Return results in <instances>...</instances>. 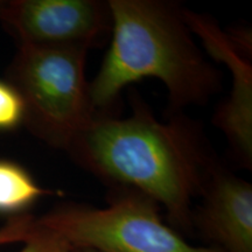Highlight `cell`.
I'll return each mask as SVG.
<instances>
[{
	"label": "cell",
	"mask_w": 252,
	"mask_h": 252,
	"mask_svg": "<svg viewBox=\"0 0 252 252\" xmlns=\"http://www.w3.org/2000/svg\"><path fill=\"white\" fill-rule=\"evenodd\" d=\"M127 117L97 112L64 151L112 190H130L165 208L175 225L191 224V202L220 165L202 125L182 112L166 122L131 97Z\"/></svg>",
	"instance_id": "1"
},
{
	"label": "cell",
	"mask_w": 252,
	"mask_h": 252,
	"mask_svg": "<svg viewBox=\"0 0 252 252\" xmlns=\"http://www.w3.org/2000/svg\"><path fill=\"white\" fill-rule=\"evenodd\" d=\"M110 47L89 82L96 112H108L122 90L152 77L168 91L169 112L204 105L222 90L223 76L186 23L185 7L163 0H109Z\"/></svg>",
	"instance_id": "2"
},
{
	"label": "cell",
	"mask_w": 252,
	"mask_h": 252,
	"mask_svg": "<svg viewBox=\"0 0 252 252\" xmlns=\"http://www.w3.org/2000/svg\"><path fill=\"white\" fill-rule=\"evenodd\" d=\"M87 55L84 49L19 45L6 71L23 102V125L55 149H67L97 113L86 76Z\"/></svg>",
	"instance_id": "3"
},
{
	"label": "cell",
	"mask_w": 252,
	"mask_h": 252,
	"mask_svg": "<svg viewBox=\"0 0 252 252\" xmlns=\"http://www.w3.org/2000/svg\"><path fill=\"white\" fill-rule=\"evenodd\" d=\"M72 249L93 252H223L194 247L163 223L159 206L130 190H112L109 206L62 204L37 219Z\"/></svg>",
	"instance_id": "4"
},
{
	"label": "cell",
	"mask_w": 252,
	"mask_h": 252,
	"mask_svg": "<svg viewBox=\"0 0 252 252\" xmlns=\"http://www.w3.org/2000/svg\"><path fill=\"white\" fill-rule=\"evenodd\" d=\"M0 23L19 45L87 52L105 45L112 30L109 2L100 0H12Z\"/></svg>",
	"instance_id": "5"
},
{
	"label": "cell",
	"mask_w": 252,
	"mask_h": 252,
	"mask_svg": "<svg viewBox=\"0 0 252 252\" xmlns=\"http://www.w3.org/2000/svg\"><path fill=\"white\" fill-rule=\"evenodd\" d=\"M186 23L206 52L230 69L228 99L217 108L214 124L223 132L232 156L244 168L252 167V64L248 32L223 31L209 15L185 8Z\"/></svg>",
	"instance_id": "6"
},
{
	"label": "cell",
	"mask_w": 252,
	"mask_h": 252,
	"mask_svg": "<svg viewBox=\"0 0 252 252\" xmlns=\"http://www.w3.org/2000/svg\"><path fill=\"white\" fill-rule=\"evenodd\" d=\"M195 214L202 234L223 252H252V185L222 163L213 173Z\"/></svg>",
	"instance_id": "7"
},
{
	"label": "cell",
	"mask_w": 252,
	"mask_h": 252,
	"mask_svg": "<svg viewBox=\"0 0 252 252\" xmlns=\"http://www.w3.org/2000/svg\"><path fill=\"white\" fill-rule=\"evenodd\" d=\"M52 190L40 187L23 166L0 159V214L17 216Z\"/></svg>",
	"instance_id": "8"
},
{
	"label": "cell",
	"mask_w": 252,
	"mask_h": 252,
	"mask_svg": "<svg viewBox=\"0 0 252 252\" xmlns=\"http://www.w3.org/2000/svg\"><path fill=\"white\" fill-rule=\"evenodd\" d=\"M23 243L24 248L19 252H74L64 238L37 219Z\"/></svg>",
	"instance_id": "9"
},
{
	"label": "cell",
	"mask_w": 252,
	"mask_h": 252,
	"mask_svg": "<svg viewBox=\"0 0 252 252\" xmlns=\"http://www.w3.org/2000/svg\"><path fill=\"white\" fill-rule=\"evenodd\" d=\"M24 105L20 96L7 81L0 80V131H11L23 125Z\"/></svg>",
	"instance_id": "10"
},
{
	"label": "cell",
	"mask_w": 252,
	"mask_h": 252,
	"mask_svg": "<svg viewBox=\"0 0 252 252\" xmlns=\"http://www.w3.org/2000/svg\"><path fill=\"white\" fill-rule=\"evenodd\" d=\"M35 217L31 214L12 216L4 225L0 226V245L24 242L33 228Z\"/></svg>",
	"instance_id": "11"
},
{
	"label": "cell",
	"mask_w": 252,
	"mask_h": 252,
	"mask_svg": "<svg viewBox=\"0 0 252 252\" xmlns=\"http://www.w3.org/2000/svg\"><path fill=\"white\" fill-rule=\"evenodd\" d=\"M5 2L6 1H0V20H1V15H2V11H4V7H5Z\"/></svg>",
	"instance_id": "12"
},
{
	"label": "cell",
	"mask_w": 252,
	"mask_h": 252,
	"mask_svg": "<svg viewBox=\"0 0 252 252\" xmlns=\"http://www.w3.org/2000/svg\"><path fill=\"white\" fill-rule=\"evenodd\" d=\"M74 252H93V251H90V250H80V249H76V250H75V249H74Z\"/></svg>",
	"instance_id": "13"
}]
</instances>
